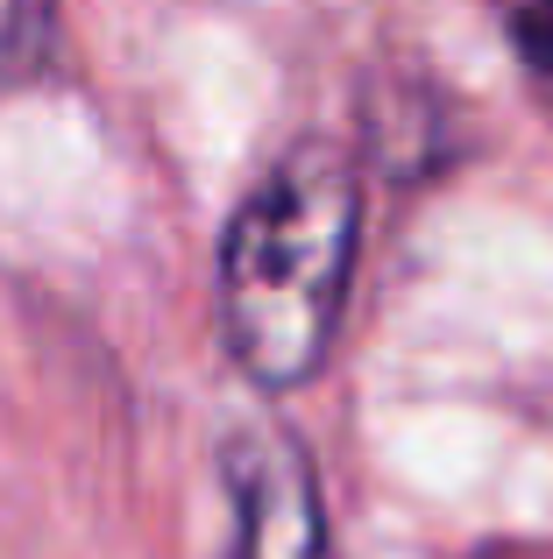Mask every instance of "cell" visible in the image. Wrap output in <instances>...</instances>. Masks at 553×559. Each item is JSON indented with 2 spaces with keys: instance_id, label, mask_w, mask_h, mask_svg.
Here are the masks:
<instances>
[{
  "instance_id": "1",
  "label": "cell",
  "mask_w": 553,
  "mask_h": 559,
  "mask_svg": "<svg viewBox=\"0 0 553 559\" xmlns=\"http://www.w3.org/2000/svg\"><path fill=\"white\" fill-rule=\"evenodd\" d=\"M362 248V185L333 142H291L242 191L221 234V341L256 390L319 376L348 312Z\"/></svg>"
},
{
  "instance_id": "2",
  "label": "cell",
  "mask_w": 553,
  "mask_h": 559,
  "mask_svg": "<svg viewBox=\"0 0 553 559\" xmlns=\"http://www.w3.org/2000/svg\"><path fill=\"white\" fill-rule=\"evenodd\" d=\"M227 475V546L221 559H333L313 453L284 425H242L221 453Z\"/></svg>"
},
{
  "instance_id": "3",
  "label": "cell",
  "mask_w": 553,
  "mask_h": 559,
  "mask_svg": "<svg viewBox=\"0 0 553 559\" xmlns=\"http://www.w3.org/2000/svg\"><path fill=\"white\" fill-rule=\"evenodd\" d=\"M57 36V0H0V85L43 71Z\"/></svg>"
},
{
  "instance_id": "4",
  "label": "cell",
  "mask_w": 553,
  "mask_h": 559,
  "mask_svg": "<svg viewBox=\"0 0 553 559\" xmlns=\"http://www.w3.org/2000/svg\"><path fill=\"white\" fill-rule=\"evenodd\" d=\"M497 14H504V36H511L518 64L553 99V0H497Z\"/></svg>"
},
{
  "instance_id": "5",
  "label": "cell",
  "mask_w": 553,
  "mask_h": 559,
  "mask_svg": "<svg viewBox=\"0 0 553 559\" xmlns=\"http://www.w3.org/2000/svg\"><path fill=\"white\" fill-rule=\"evenodd\" d=\"M475 559H518V552H497V546H490V552H475Z\"/></svg>"
}]
</instances>
